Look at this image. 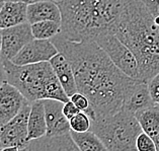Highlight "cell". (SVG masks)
I'll list each match as a JSON object with an SVG mask.
<instances>
[{"instance_id": "cell-1", "label": "cell", "mask_w": 159, "mask_h": 151, "mask_svg": "<svg viewBox=\"0 0 159 151\" xmlns=\"http://www.w3.org/2000/svg\"><path fill=\"white\" fill-rule=\"evenodd\" d=\"M71 64L78 92L89 99L91 121L117 113L138 79L119 69L96 42H73L61 34L51 40Z\"/></svg>"}, {"instance_id": "cell-2", "label": "cell", "mask_w": 159, "mask_h": 151, "mask_svg": "<svg viewBox=\"0 0 159 151\" xmlns=\"http://www.w3.org/2000/svg\"><path fill=\"white\" fill-rule=\"evenodd\" d=\"M114 34L136 57L141 81L159 73V19L141 0H126Z\"/></svg>"}, {"instance_id": "cell-3", "label": "cell", "mask_w": 159, "mask_h": 151, "mask_svg": "<svg viewBox=\"0 0 159 151\" xmlns=\"http://www.w3.org/2000/svg\"><path fill=\"white\" fill-rule=\"evenodd\" d=\"M126 0H63L61 33L73 42H96L112 33L125 7Z\"/></svg>"}, {"instance_id": "cell-4", "label": "cell", "mask_w": 159, "mask_h": 151, "mask_svg": "<svg viewBox=\"0 0 159 151\" xmlns=\"http://www.w3.org/2000/svg\"><path fill=\"white\" fill-rule=\"evenodd\" d=\"M6 81L33 103L34 100L56 99L67 103L70 98L65 92L50 62L15 65L11 61H3Z\"/></svg>"}, {"instance_id": "cell-5", "label": "cell", "mask_w": 159, "mask_h": 151, "mask_svg": "<svg viewBox=\"0 0 159 151\" xmlns=\"http://www.w3.org/2000/svg\"><path fill=\"white\" fill-rule=\"evenodd\" d=\"M90 131L102 139L108 151H136V140L143 132L136 116L124 109L92 120Z\"/></svg>"}, {"instance_id": "cell-6", "label": "cell", "mask_w": 159, "mask_h": 151, "mask_svg": "<svg viewBox=\"0 0 159 151\" xmlns=\"http://www.w3.org/2000/svg\"><path fill=\"white\" fill-rule=\"evenodd\" d=\"M96 44L107 54L114 64L125 74L134 79L140 80L137 59L131 50L115 34L110 33L99 37L96 40Z\"/></svg>"}, {"instance_id": "cell-7", "label": "cell", "mask_w": 159, "mask_h": 151, "mask_svg": "<svg viewBox=\"0 0 159 151\" xmlns=\"http://www.w3.org/2000/svg\"><path fill=\"white\" fill-rule=\"evenodd\" d=\"M30 112V103L25 104L12 120L0 127V142L2 147L14 146L22 149L29 146L28 125Z\"/></svg>"}, {"instance_id": "cell-8", "label": "cell", "mask_w": 159, "mask_h": 151, "mask_svg": "<svg viewBox=\"0 0 159 151\" xmlns=\"http://www.w3.org/2000/svg\"><path fill=\"white\" fill-rule=\"evenodd\" d=\"M34 39L32 25L29 21L2 30L1 60L11 61Z\"/></svg>"}, {"instance_id": "cell-9", "label": "cell", "mask_w": 159, "mask_h": 151, "mask_svg": "<svg viewBox=\"0 0 159 151\" xmlns=\"http://www.w3.org/2000/svg\"><path fill=\"white\" fill-rule=\"evenodd\" d=\"M59 53L51 40H38L34 39L20 50L11 62L15 65H30L50 62L54 56Z\"/></svg>"}, {"instance_id": "cell-10", "label": "cell", "mask_w": 159, "mask_h": 151, "mask_svg": "<svg viewBox=\"0 0 159 151\" xmlns=\"http://www.w3.org/2000/svg\"><path fill=\"white\" fill-rule=\"evenodd\" d=\"M29 103L16 87L6 81L0 87V127L12 120Z\"/></svg>"}, {"instance_id": "cell-11", "label": "cell", "mask_w": 159, "mask_h": 151, "mask_svg": "<svg viewBox=\"0 0 159 151\" xmlns=\"http://www.w3.org/2000/svg\"><path fill=\"white\" fill-rule=\"evenodd\" d=\"M48 137L63 136L70 134L69 120L63 113L64 103L56 99H44Z\"/></svg>"}, {"instance_id": "cell-12", "label": "cell", "mask_w": 159, "mask_h": 151, "mask_svg": "<svg viewBox=\"0 0 159 151\" xmlns=\"http://www.w3.org/2000/svg\"><path fill=\"white\" fill-rule=\"evenodd\" d=\"M153 106L155 103L150 94L148 83L139 80L128 94L122 109L136 116L139 112Z\"/></svg>"}, {"instance_id": "cell-13", "label": "cell", "mask_w": 159, "mask_h": 151, "mask_svg": "<svg viewBox=\"0 0 159 151\" xmlns=\"http://www.w3.org/2000/svg\"><path fill=\"white\" fill-rule=\"evenodd\" d=\"M50 64L52 65L58 79L69 98L76 94L78 89H77L74 72H73L71 64L66 59V57L63 54L58 53L50 60Z\"/></svg>"}, {"instance_id": "cell-14", "label": "cell", "mask_w": 159, "mask_h": 151, "mask_svg": "<svg viewBox=\"0 0 159 151\" xmlns=\"http://www.w3.org/2000/svg\"><path fill=\"white\" fill-rule=\"evenodd\" d=\"M30 151H80L70 134L56 137H42L30 141Z\"/></svg>"}, {"instance_id": "cell-15", "label": "cell", "mask_w": 159, "mask_h": 151, "mask_svg": "<svg viewBox=\"0 0 159 151\" xmlns=\"http://www.w3.org/2000/svg\"><path fill=\"white\" fill-rule=\"evenodd\" d=\"M61 19L60 7L52 0H44L28 5V21L30 25L45 21L61 22Z\"/></svg>"}, {"instance_id": "cell-16", "label": "cell", "mask_w": 159, "mask_h": 151, "mask_svg": "<svg viewBox=\"0 0 159 151\" xmlns=\"http://www.w3.org/2000/svg\"><path fill=\"white\" fill-rule=\"evenodd\" d=\"M28 21V4L6 1L0 9V30H5Z\"/></svg>"}, {"instance_id": "cell-17", "label": "cell", "mask_w": 159, "mask_h": 151, "mask_svg": "<svg viewBox=\"0 0 159 151\" xmlns=\"http://www.w3.org/2000/svg\"><path fill=\"white\" fill-rule=\"evenodd\" d=\"M28 129L29 141L40 139L47 135V122H46L44 100H34L30 103Z\"/></svg>"}, {"instance_id": "cell-18", "label": "cell", "mask_w": 159, "mask_h": 151, "mask_svg": "<svg viewBox=\"0 0 159 151\" xmlns=\"http://www.w3.org/2000/svg\"><path fill=\"white\" fill-rule=\"evenodd\" d=\"M143 132H145L156 145L159 151V106H153L136 114Z\"/></svg>"}, {"instance_id": "cell-19", "label": "cell", "mask_w": 159, "mask_h": 151, "mask_svg": "<svg viewBox=\"0 0 159 151\" xmlns=\"http://www.w3.org/2000/svg\"><path fill=\"white\" fill-rule=\"evenodd\" d=\"M70 135L80 151H108L102 139L92 131L83 133L71 131Z\"/></svg>"}, {"instance_id": "cell-20", "label": "cell", "mask_w": 159, "mask_h": 151, "mask_svg": "<svg viewBox=\"0 0 159 151\" xmlns=\"http://www.w3.org/2000/svg\"><path fill=\"white\" fill-rule=\"evenodd\" d=\"M32 25V32L34 39L38 40H52L61 33V22L54 21H39Z\"/></svg>"}, {"instance_id": "cell-21", "label": "cell", "mask_w": 159, "mask_h": 151, "mask_svg": "<svg viewBox=\"0 0 159 151\" xmlns=\"http://www.w3.org/2000/svg\"><path fill=\"white\" fill-rule=\"evenodd\" d=\"M69 123H70L71 131L83 133V132H87V131H90L92 121L90 117L85 112H79L78 114L69 120Z\"/></svg>"}, {"instance_id": "cell-22", "label": "cell", "mask_w": 159, "mask_h": 151, "mask_svg": "<svg viewBox=\"0 0 159 151\" xmlns=\"http://www.w3.org/2000/svg\"><path fill=\"white\" fill-rule=\"evenodd\" d=\"M136 151H157V148L151 137L142 132L136 140Z\"/></svg>"}, {"instance_id": "cell-23", "label": "cell", "mask_w": 159, "mask_h": 151, "mask_svg": "<svg viewBox=\"0 0 159 151\" xmlns=\"http://www.w3.org/2000/svg\"><path fill=\"white\" fill-rule=\"evenodd\" d=\"M70 100L75 104L77 108H78L81 112L87 111L89 109V107H90L89 99L84 94H80V92H78V91L73 94L72 96H70Z\"/></svg>"}, {"instance_id": "cell-24", "label": "cell", "mask_w": 159, "mask_h": 151, "mask_svg": "<svg viewBox=\"0 0 159 151\" xmlns=\"http://www.w3.org/2000/svg\"><path fill=\"white\" fill-rule=\"evenodd\" d=\"M147 83H148L149 91L154 103L159 106V73L152 77Z\"/></svg>"}, {"instance_id": "cell-25", "label": "cell", "mask_w": 159, "mask_h": 151, "mask_svg": "<svg viewBox=\"0 0 159 151\" xmlns=\"http://www.w3.org/2000/svg\"><path fill=\"white\" fill-rule=\"evenodd\" d=\"M79 112H81V111L71 102V100H68L67 103H64L63 113H64V115L66 116V118H67L68 120H70L71 118H73L75 115L78 114Z\"/></svg>"}, {"instance_id": "cell-26", "label": "cell", "mask_w": 159, "mask_h": 151, "mask_svg": "<svg viewBox=\"0 0 159 151\" xmlns=\"http://www.w3.org/2000/svg\"><path fill=\"white\" fill-rule=\"evenodd\" d=\"M155 17L159 18V0H141Z\"/></svg>"}, {"instance_id": "cell-27", "label": "cell", "mask_w": 159, "mask_h": 151, "mask_svg": "<svg viewBox=\"0 0 159 151\" xmlns=\"http://www.w3.org/2000/svg\"><path fill=\"white\" fill-rule=\"evenodd\" d=\"M6 82V71L4 67V63L0 59V87Z\"/></svg>"}, {"instance_id": "cell-28", "label": "cell", "mask_w": 159, "mask_h": 151, "mask_svg": "<svg viewBox=\"0 0 159 151\" xmlns=\"http://www.w3.org/2000/svg\"><path fill=\"white\" fill-rule=\"evenodd\" d=\"M6 1H12V2H22L25 3V4H33V3H36L39 1H44V0H6Z\"/></svg>"}, {"instance_id": "cell-29", "label": "cell", "mask_w": 159, "mask_h": 151, "mask_svg": "<svg viewBox=\"0 0 159 151\" xmlns=\"http://www.w3.org/2000/svg\"><path fill=\"white\" fill-rule=\"evenodd\" d=\"M20 149L18 147H14V146H7V147H2L0 151H19Z\"/></svg>"}, {"instance_id": "cell-30", "label": "cell", "mask_w": 159, "mask_h": 151, "mask_svg": "<svg viewBox=\"0 0 159 151\" xmlns=\"http://www.w3.org/2000/svg\"><path fill=\"white\" fill-rule=\"evenodd\" d=\"M1 49H2V30H0V59H1Z\"/></svg>"}, {"instance_id": "cell-31", "label": "cell", "mask_w": 159, "mask_h": 151, "mask_svg": "<svg viewBox=\"0 0 159 151\" xmlns=\"http://www.w3.org/2000/svg\"><path fill=\"white\" fill-rule=\"evenodd\" d=\"M5 2H6V0H0V9H1V7L4 5Z\"/></svg>"}, {"instance_id": "cell-32", "label": "cell", "mask_w": 159, "mask_h": 151, "mask_svg": "<svg viewBox=\"0 0 159 151\" xmlns=\"http://www.w3.org/2000/svg\"><path fill=\"white\" fill-rule=\"evenodd\" d=\"M19 151H30V149H29V146H28V147H25V148H22V149H20Z\"/></svg>"}, {"instance_id": "cell-33", "label": "cell", "mask_w": 159, "mask_h": 151, "mask_svg": "<svg viewBox=\"0 0 159 151\" xmlns=\"http://www.w3.org/2000/svg\"><path fill=\"white\" fill-rule=\"evenodd\" d=\"M52 1L56 2V3H60V2H62V1H63V0H52Z\"/></svg>"}, {"instance_id": "cell-34", "label": "cell", "mask_w": 159, "mask_h": 151, "mask_svg": "<svg viewBox=\"0 0 159 151\" xmlns=\"http://www.w3.org/2000/svg\"><path fill=\"white\" fill-rule=\"evenodd\" d=\"M2 148V145H1V142H0V149Z\"/></svg>"}]
</instances>
